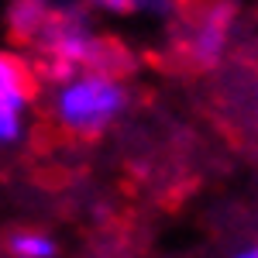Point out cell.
Here are the masks:
<instances>
[{"instance_id": "1", "label": "cell", "mask_w": 258, "mask_h": 258, "mask_svg": "<svg viewBox=\"0 0 258 258\" xmlns=\"http://www.w3.org/2000/svg\"><path fill=\"white\" fill-rule=\"evenodd\" d=\"M131 110V83L114 69H83L48 83L45 117L73 141H97Z\"/></svg>"}, {"instance_id": "2", "label": "cell", "mask_w": 258, "mask_h": 258, "mask_svg": "<svg viewBox=\"0 0 258 258\" xmlns=\"http://www.w3.org/2000/svg\"><path fill=\"white\" fill-rule=\"evenodd\" d=\"M28 48L35 52V73L45 83L83 69L124 73V52L107 35H100L90 11L80 4L55 0L41 31L28 41Z\"/></svg>"}, {"instance_id": "3", "label": "cell", "mask_w": 258, "mask_h": 258, "mask_svg": "<svg viewBox=\"0 0 258 258\" xmlns=\"http://www.w3.org/2000/svg\"><path fill=\"white\" fill-rule=\"evenodd\" d=\"M234 31L238 7L231 0H203L179 28V55L197 69H210L231 52Z\"/></svg>"}, {"instance_id": "4", "label": "cell", "mask_w": 258, "mask_h": 258, "mask_svg": "<svg viewBox=\"0 0 258 258\" xmlns=\"http://www.w3.org/2000/svg\"><path fill=\"white\" fill-rule=\"evenodd\" d=\"M38 103V73L18 52H0V148L24 138Z\"/></svg>"}, {"instance_id": "5", "label": "cell", "mask_w": 258, "mask_h": 258, "mask_svg": "<svg viewBox=\"0 0 258 258\" xmlns=\"http://www.w3.org/2000/svg\"><path fill=\"white\" fill-rule=\"evenodd\" d=\"M86 11L107 18H176L179 0H86Z\"/></svg>"}, {"instance_id": "6", "label": "cell", "mask_w": 258, "mask_h": 258, "mask_svg": "<svg viewBox=\"0 0 258 258\" xmlns=\"http://www.w3.org/2000/svg\"><path fill=\"white\" fill-rule=\"evenodd\" d=\"M52 4H55V0H14L11 11H7V28H11V35L28 45V41L41 31V24L48 18Z\"/></svg>"}, {"instance_id": "7", "label": "cell", "mask_w": 258, "mask_h": 258, "mask_svg": "<svg viewBox=\"0 0 258 258\" xmlns=\"http://www.w3.org/2000/svg\"><path fill=\"white\" fill-rule=\"evenodd\" d=\"M7 255L11 258H55L59 244L52 234H45L38 227H21L7 238Z\"/></svg>"}, {"instance_id": "8", "label": "cell", "mask_w": 258, "mask_h": 258, "mask_svg": "<svg viewBox=\"0 0 258 258\" xmlns=\"http://www.w3.org/2000/svg\"><path fill=\"white\" fill-rule=\"evenodd\" d=\"M227 258H258V244H244V248H238V251H231Z\"/></svg>"}]
</instances>
